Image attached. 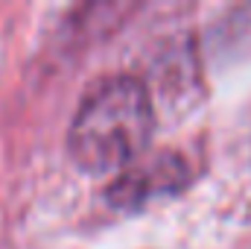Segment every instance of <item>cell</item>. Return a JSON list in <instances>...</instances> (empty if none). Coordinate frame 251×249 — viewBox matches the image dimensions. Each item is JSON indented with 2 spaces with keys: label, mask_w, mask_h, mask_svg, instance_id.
<instances>
[{
  "label": "cell",
  "mask_w": 251,
  "mask_h": 249,
  "mask_svg": "<svg viewBox=\"0 0 251 249\" xmlns=\"http://www.w3.org/2000/svg\"><path fill=\"white\" fill-rule=\"evenodd\" d=\"M152 126V100L143 82L111 76L82 100L67 132V147L85 173H111L140 156Z\"/></svg>",
  "instance_id": "1"
}]
</instances>
